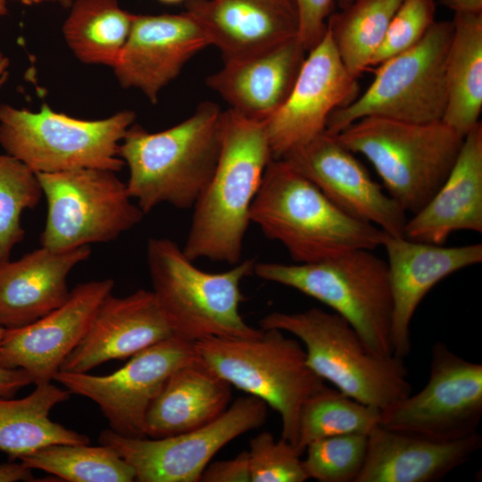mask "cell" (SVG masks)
I'll return each mask as SVG.
<instances>
[{
	"instance_id": "cell-1",
	"label": "cell",
	"mask_w": 482,
	"mask_h": 482,
	"mask_svg": "<svg viewBox=\"0 0 482 482\" xmlns=\"http://www.w3.org/2000/svg\"><path fill=\"white\" fill-rule=\"evenodd\" d=\"M224 122L225 112L206 101L165 130L129 128L119 154L129 169L128 192L144 214L162 204L194 207L216 168Z\"/></svg>"
},
{
	"instance_id": "cell-2",
	"label": "cell",
	"mask_w": 482,
	"mask_h": 482,
	"mask_svg": "<svg viewBox=\"0 0 482 482\" xmlns=\"http://www.w3.org/2000/svg\"><path fill=\"white\" fill-rule=\"evenodd\" d=\"M272 159L264 121L225 111L221 150L214 172L194 205L182 248L191 261L235 265L242 261L250 212Z\"/></svg>"
},
{
	"instance_id": "cell-3",
	"label": "cell",
	"mask_w": 482,
	"mask_h": 482,
	"mask_svg": "<svg viewBox=\"0 0 482 482\" xmlns=\"http://www.w3.org/2000/svg\"><path fill=\"white\" fill-rule=\"evenodd\" d=\"M266 237L295 263H312L356 250H374L386 233L337 207L285 159H271L250 212Z\"/></svg>"
},
{
	"instance_id": "cell-4",
	"label": "cell",
	"mask_w": 482,
	"mask_h": 482,
	"mask_svg": "<svg viewBox=\"0 0 482 482\" xmlns=\"http://www.w3.org/2000/svg\"><path fill=\"white\" fill-rule=\"evenodd\" d=\"M146 262L153 293L174 335L188 341L209 337H254L239 312L241 284L253 274L255 261L242 260L229 270L197 268L171 239L149 238Z\"/></svg>"
},
{
	"instance_id": "cell-5",
	"label": "cell",
	"mask_w": 482,
	"mask_h": 482,
	"mask_svg": "<svg viewBox=\"0 0 482 482\" xmlns=\"http://www.w3.org/2000/svg\"><path fill=\"white\" fill-rule=\"evenodd\" d=\"M335 136L370 162L386 193L412 214L443 185L464 140L443 120L418 123L378 116L362 118Z\"/></svg>"
},
{
	"instance_id": "cell-6",
	"label": "cell",
	"mask_w": 482,
	"mask_h": 482,
	"mask_svg": "<svg viewBox=\"0 0 482 482\" xmlns=\"http://www.w3.org/2000/svg\"><path fill=\"white\" fill-rule=\"evenodd\" d=\"M356 249L312 263H254L262 279L294 288L330 307L357 332L368 350L393 354V302L386 262Z\"/></svg>"
},
{
	"instance_id": "cell-7",
	"label": "cell",
	"mask_w": 482,
	"mask_h": 482,
	"mask_svg": "<svg viewBox=\"0 0 482 482\" xmlns=\"http://www.w3.org/2000/svg\"><path fill=\"white\" fill-rule=\"evenodd\" d=\"M194 347L196 356L231 386L278 411L281 438L296 448L302 407L325 386L298 339L267 328L254 337H204Z\"/></svg>"
},
{
	"instance_id": "cell-8",
	"label": "cell",
	"mask_w": 482,
	"mask_h": 482,
	"mask_svg": "<svg viewBox=\"0 0 482 482\" xmlns=\"http://www.w3.org/2000/svg\"><path fill=\"white\" fill-rule=\"evenodd\" d=\"M303 345L309 366L342 393L382 411L411 394L403 359L371 353L340 315L313 307L300 312H273L259 321Z\"/></svg>"
},
{
	"instance_id": "cell-9",
	"label": "cell",
	"mask_w": 482,
	"mask_h": 482,
	"mask_svg": "<svg viewBox=\"0 0 482 482\" xmlns=\"http://www.w3.org/2000/svg\"><path fill=\"white\" fill-rule=\"evenodd\" d=\"M135 113L124 110L100 120H83L43 104L37 112L0 105V145L35 173L85 168L118 172L125 166L120 145Z\"/></svg>"
},
{
	"instance_id": "cell-10",
	"label": "cell",
	"mask_w": 482,
	"mask_h": 482,
	"mask_svg": "<svg viewBox=\"0 0 482 482\" xmlns=\"http://www.w3.org/2000/svg\"><path fill=\"white\" fill-rule=\"evenodd\" d=\"M453 30L452 21H436L415 46L380 63L366 91L333 111L325 130L337 135L369 116L418 123L442 120Z\"/></svg>"
},
{
	"instance_id": "cell-11",
	"label": "cell",
	"mask_w": 482,
	"mask_h": 482,
	"mask_svg": "<svg viewBox=\"0 0 482 482\" xmlns=\"http://www.w3.org/2000/svg\"><path fill=\"white\" fill-rule=\"evenodd\" d=\"M37 175L46 201L39 241L52 251L114 241L145 215L115 171L85 168Z\"/></svg>"
},
{
	"instance_id": "cell-12",
	"label": "cell",
	"mask_w": 482,
	"mask_h": 482,
	"mask_svg": "<svg viewBox=\"0 0 482 482\" xmlns=\"http://www.w3.org/2000/svg\"><path fill=\"white\" fill-rule=\"evenodd\" d=\"M482 417V364L444 342L431 348L429 378L417 394L380 411L378 425L440 441L478 433Z\"/></svg>"
},
{
	"instance_id": "cell-13",
	"label": "cell",
	"mask_w": 482,
	"mask_h": 482,
	"mask_svg": "<svg viewBox=\"0 0 482 482\" xmlns=\"http://www.w3.org/2000/svg\"><path fill=\"white\" fill-rule=\"evenodd\" d=\"M267 404L258 397L237 398L212 422L161 438L126 437L110 428L99 443L115 449L133 468L138 482H197L213 456L239 436L261 427Z\"/></svg>"
},
{
	"instance_id": "cell-14",
	"label": "cell",
	"mask_w": 482,
	"mask_h": 482,
	"mask_svg": "<svg viewBox=\"0 0 482 482\" xmlns=\"http://www.w3.org/2000/svg\"><path fill=\"white\" fill-rule=\"evenodd\" d=\"M195 357L194 342L173 335L132 355L111 374L59 370L53 380L96 403L113 432L141 438L146 437L147 411L170 375Z\"/></svg>"
},
{
	"instance_id": "cell-15",
	"label": "cell",
	"mask_w": 482,
	"mask_h": 482,
	"mask_svg": "<svg viewBox=\"0 0 482 482\" xmlns=\"http://www.w3.org/2000/svg\"><path fill=\"white\" fill-rule=\"evenodd\" d=\"M359 85L343 63L327 29L310 50L284 104L264 121L273 159L322 133L329 115L358 96Z\"/></svg>"
},
{
	"instance_id": "cell-16",
	"label": "cell",
	"mask_w": 482,
	"mask_h": 482,
	"mask_svg": "<svg viewBox=\"0 0 482 482\" xmlns=\"http://www.w3.org/2000/svg\"><path fill=\"white\" fill-rule=\"evenodd\" d=\"M347 215L393 237H403V209L383 190L336 136L326 130L283 158Z\"/></svg>"
},
{
	"instance_id": "cell-17",
	"label": "cell",
	"mask_w": 482,
	"mask_h": 482,
	"mask_svg": "<svg viewBox=\"0 0 482 482\" xmlns=\"http://www.w3.org/2000/svg\"><path fill=\"white\" fill-rule=\"evenodd\" d=\"M113 287L112 278L79 283L59 307L28 325L6 329L0 364L26 370L35 385L51 382Z\"/></svg>"
},
{
	"instance_id": "cell-18",
	"label": "cell",
	"mask_w": 482,
	"mask_h": 482,
	"mask_svg": "<svg viewBox=\"0 0 482 482\" xmlns=\"http://www.w3.org/2000/svg\"><path fill=\"white\" fill-rule=\"evenodd\" d=\"M208 46L203 29L186 12L135 14L129 38L112 69L123 87L137 88L156 104L161 90Z\"/></svg>"
},
{
	"instance_id": "cell-19",
	"label": "cell",
	"mask_w": 482,
	"mask_h": 482,
	"mask_svg": "<svg viewBox=\"0 0 482 482\" xmlns=\"http://www.w3.org/2000/svg\"><path fill=\"white\" fill-rule=\"evenodd\" d=\"M382 246L393 302V354L403 359L411 351L410 324L420 302L443 278L481 262L482 244L447 247L386 234Z\"/></svg>"
},
{
	"instance_id": "cell-20",
	"label": "cell",
	"mask_w": 482,
	"mask_h": 482,
	"mask_svg": "<svg viewBox=\"0 0 482 482\" xmlns=\"http://www.w3.org/2000/svg\"><path fill=\"white\" fill-rule=\"evenodd\" d=\"M173 335L152 290L138 289L126 296L111 293L60 370L88 372L108 361L131 357Z\"/></svg>"
},
{
	"instance_id": "cell-21",
	"label": "cell",
	"mask_w": 482,
	"mask_h": 482,
	"mask_svg": "<svg viewBox=\"0 0 482 482\" xmlns=\"http://www.w3.org/2000/svg\"><path fill=\"white\" fill-rule=\"evenodd\" d=\"M186 12L229 62L296 37L295 0H188Z\"/></svg>"
},
{
	"instance_id": "cell-22",
	"label": "cell",
	"mask_w": 482,
	"mask_h": 482,
	"mask_svg": "<svg viewBox=\"0 0 482 482\" xmlns=\"http://www.w3.org/2000/svg\"><path fill=\"white\" fill-rule=\"evenodd\" d=\"M481 445L478 433L440 441L378 425L368 434L365 461L355 482L437 481L466 463Z\"/></svg>"
},
{
	"instance_id": "cell-23",
	"label": "cell",
	"mask_w": 482,
	"mask_h": 482,
	"mask_svg": "<svg viewBox=\"0 0 482 482\" xmlns=\"http://www.w3.org/2000/svg\"><path fill=\"white\" fill-rule=\"evenodd\" d=\"M90 256L89 245L64 252L40 245L0 262V327H23L62 305L70 295V273Z\"/></svg>"
},
{
	"instance_id": "cell-24",
	"label": "cell",
	"mask_w": 482,
	"mask_h": 482,
	"mask_svg": "<svg viewBox=\"0 0 482 482\" xmlns=\"http://www.w3.org/2000/svg\"><path fill=\"white\" fill-rule=\"evenodd\" d=\"M307 52L297 37L255 54L224 62L206 84L230 105L252 120L265 121L287 100Z\"/></svg>"
},
{
	"instance_id": "cell-25",
	"label": "cell",
	"mask_w": 482,
	"mask_h": 482,
	"mask_svg": "<svg viewBox=\"0 0 482 482\" xmlns=\"http://www.w3.org/2000/svg\"><path fill=\"white\" fill-rule=\"evenodd\" d=\"M482 233V124L465 137L457 160L430 201L407 220L403 237L444 245L455 231Z\"/></svg>"
},
{
	"instance_id": "cell-26",
	"label": "cell",
	"mask_w": 482,
	"mask_h": 482,
	"mask_svg": "<svg viewBox=\"0 0 482 482\" xmlns=\"http://www.w3.org/2000/svg\"><path fill=\"white\" fill-rule=\"evenodd\" d=\"M231 385L197 356L173 371L150 405L146 437L175 436L204 427L229 407Z\"/></svg>"
},
{
	"instance_id": "cell-27",
	"label": "cell",
	"mask_w": 482,
	"mask_h": 482,
	"mask_svg": "<svg viewBox=\"0 0 482 482\" xmlns=\"http://www.w3.org/2000/svg\"><path fill=\"white\" fill-rule=\"evenodd\" d=\"M452 21L442 120L465 137L479 122L482 110V12L454 13Z\"/></svg>"
},
{
	"instance_id": "cell-28",
	"label": "cell",
	"mask_w": 482,
	"mask_h": 482,
	"mask_svg": "<svg viewBox=\"0 0 482 482\" xmlns=\"http://www.w3.org/2000/svg\"><path fill=\"white\" fill-rule=\"evenodd\" d=\"M71 393L51 382L36 384L21 399L0 397V451L12 460L52 444H89L87 435L51 420V411Z\"/></svg>"
},
{
	"instance_id": "cell-29",
	"label": "cell",
	"mask_w": 482,
	"mask_h": 482,
	"mask_svg": "<svg viewBox=\"0 0 482 482\" xmlns=\"http://www.w3.org/2000/svg\"><path fill=\"white\" fill-rule=\"evenodd\" d=\"M134 16L118 0H74L62 26L63 37L80 62L113 68L129 38Z\"/></svg>"
},
{
	"instance_id": "cell-30",
	"label": "cell",
	"mask_w": 482,
	"mask_h": 482,
	"mask_svg": "<svg viewBox=\"0 0 482 482\" xmlns=\"http://www.w3.org/2000/svg\"><path fill=\"white\" fill-rule=\"evenodd\" d=\"M403 0H353L328 18L339 56L355 78L370 66L390 21Z\"/></svg>"
},
{
	"instance_id": "cell-31",
	"label": "cell",
	"mask_w": 482,
	"mask_h": 482,
	"mask_svg": "<svg viewBox=\"0 0 482 482\" xmlns=\"http://www.w3.org/2000/svg\"><path fill=\"white\" fill-rule=\"evenodd\" d=\"M32 470H40L69 482H131L133 468L112 446L100 444H52L19 457Z\"/></svg>"
},
{
	"instance_id": "cell-32",
	"label": "cell",
	"mask_w": 482,
	"mask_h": 482,
	"mask_svg": "<svg viewBox=\"0 0 482 482\" xmlns=\"http://www.w3.org/2000/svg\"><path fill=\"white\" fill-rule=\"evenodd\" d=\"M380 411L326 385L303 403L296 450L303 454L312 442L330 436L368 435L379 422Z\"/></svg>"
},
{
	"instance_id": "cell-33",
	"label": "cell",
	"mask_w": 482,
	"mask_h": 482,
	"mask_svg": "<svg viewBox=\"0 0 482 482\" xmlns=\"http://www.w3.org/2000/svg\"><path fill=\"white\" fill-rule=\"evenodd\" d=\"M43 196L37 173L15 157L0 154V262L10 260L24 239L22 212L37 207Z\"/></svg>"
},
{
	"instance_id": "cell-34",
	"label": "cell",
	"mask_w": 482,
	"mask_h": 482,
	"mask_svg": "<svg viewBox=\"0 0 482 482\" xmlns=\"http://www.w3.org/2000/svg\"><path fill=\"white\" fill-rule=\"evenodd\" d=\"M368 435L349 434L320 438L304 450L303 466L309 478L320 482H355L367 453Z\"/></svg>"
},
{
	"instance_id": "cell-35",
	"label": "cell",
	"mask_w": 482,
	"mask_h": 482,
	"mask_svg": "<svg viewBox=\"0 0 482 482\" xmlns=\"http://www.w3.org/2000/svg\"><path fill=\"white\" fill-rule=\"evenodd\" d=\"M251 482H303L308 479L296 448L280 437L262 432L249 443Z\"/></svg>"
},
{
	"instance_id": "cell-36",
	"label": "cell",
	"mask_w": 482,
	"mask_h": 482,
	"mask_svg": "<svg viewBox=\"0 0 482 482\" xmlns=\"http://www.w3.org/2000/svg\"><path fill=\"white\" fill-rule=\"evenodd\" d=\"M436 0H403L393 16L370 66L379 65L415 46L436 21Z\"/></svg>"
},
{
	"instance_id": "cell-37",
	"label": "cell",
	"mask_w": 482,
	"mask_h": 482,
	"mask_svg": "<svg viewBox=\"0 0 482 482\" xmlns=\"http://www.w3.org/2000/svg\"><path fill=\"white\" fill-rule=\"evenodd\" d=\"M298 15L297 39L308 53L324 37L333 0H295Z\"/></svg>"
},
{
	"instance_id": "cell-38",
	"label": "cell",
	"mask_w": 482,
	"mask_h": 482,
	"mask_svg": "<svg viewBox=\"0 0 482 482\" xmlns=\"http://www.w3.org/2000/svg\"><path fill=\"white\" fill-rule=\"evenodd\" d=\"M203 482H251L248 452L235 458L210 462L203 471Z\"/></svg>"
},
{
	"instance_id": "cell-39",
	"label": "cell",
	"mask_w": 482,
	"mask_h": 482,
	"mask_svg": "<svg viewBox=\"0 0 482 482\" xmlns=\"http://www.w3.org/2000/svg\"><path fill=\"white\" fill-rule=\"evenodd\" d=\"M30 384H33V379L26 370L0 364V397L12 398L16 392Z\"/></svg>"
},
{
	"instance_id": "cell-40",
	"label": "cell",
	"mask_w": 482,
	"mask_h": 482,
	"mask_svg": "<svg viewBox=\"0 0 482 482\" xmlns=\"http://www.w3.org/2000/svg\"><path fill=\"white\" fill-rule=\"evenodd\" d=\"M32 469L20 462H7L0 464V482L35 481Z\"/></svg>"
},
{
	"instance_id": "cell-41",
	"label": "cell",
	"mask_w": 482,
	"mask_h": 482,
	"mask_svg": "<svg viewBox=\"0 0 482 482\" xmlns=\"http://www.w3.org/2000/svg\"><path fill=\"white\" fill-rule=\"evenodd\" d=\"M437 2L454 13L482 12V0H437Z\"/></svg>"
},
{
	"instance_id": "cell-42",
	"label": "cell",
	"mask_w": 482,
	"mask_h": 482,
	"mask_svg": "<svg viewBox=\"0 0 482 482\" xmlns=\"http://www.w3.org/2000/svg\"><path fill=\"white\" fill-rule=\"evenodd\" d=\"M9 60L8 58L4 57L0 62V90L6 82L8 76H9Z\"/></svg>"
},
{
	"instance_id": "cell-43",
	"label": "cell",
	"mask_w": 482,
	"mask_h": 482,
	"mask_svg": "<svg viewBox=\"0 0 482 482\" xmlns=\"http://www.w3.org/2000/svg\"><path fill=\"white\" fill-rule=\"evenodd\" d=\"M16 1L25 5H35V4H39L47 0H16Z\"/></svg>"
},
{
	"instance_id": "cell-44",
	"label": "cell",
	"mask_w": 482,
	"mask_h": 482,
	"mask_svg": "<svg viewBox=\"0 0 482 482\" xmlns=\"http://www.w3.org/2000/svg\"><path fill=\"white\" fill-rule=\"evenodd\" d=\"M54 3H57L63 7H71L74 0H47Z\"/></svg>"
},
{
	"instance_id": "cell-45",
	"label": "cell",
	"mask_w": 482,
	"mask_h": 482,
	"mask_svg": "<svg viewBox=\"0 0 482 482\" xmlns=\"http://www.w3.org/2000/svg\"><path fill=\"white\" fill-rule=\"evenodd\" d=\"M6 13H7L6 0H0V17L6 15Z\"/></svg>"
},
{
	"instance_id": "cell-46",
	"label": "cell",
	"mask_w": 482,
	"mask_h": 482,
	"mask_svg": "<svg viewBox=\"0 0 482 482\" xmlns=\"http://www.w3.org/2000/svg\"><path fill=\"white\" fill-rule=\"evenodd\" d=\"M353 0H338V5L340 8H343L348 5Z\"/></svg>"
},
{
	"instance_id": "cell-47",
	"label": "cell",
	"mask_w": 482,
	"mask_h": 482,
	"mask_svg": "<svg viewBox=\"0 0 482 482\" xmlns=\"http://www.w3.org/2000/svg\"><path fill=\"white\" fill-rule=\"evenodd\" d=\"M5 333H6V329L0 327V345L2 344V341H3Z\"/></svg>"
},
{
	"instance_id": "cell-48",
	"label": "cell",
	"mask_w": 482,
	"mask_h": 482,
	"mask_svg": "<svg viewBox=\"0 0 482 482\" xmlns=\"http://www.w3.org/2000/svg\"><path fill=\"white\" fill-rule=\"evenodd\" d=\"M160 1L164 2V3H168V4H172V3L179 2L181 0H160Z\"/></svg>"
},
{
	"instance_id": "cell-49",
	"label": "cell",
	"mask_w": 482,
	"mask_h": 482,
	"mask_svg": "<svg viewBox=\"0 0 482 482\" xmlns=\"http://www.w3.org/2000/svg\"><path fill=\"white\" fill-rule=\"evenodd\" d=\"M4 54H2L1 50H0V62L4 59Z\"/></svg>"
}]
</instances>
